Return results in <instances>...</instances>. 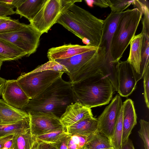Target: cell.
I'll return each instance as SVG.
<instances>
[{
  "instance_id": "cell-1",
  "label": "cell",
  "mask_w": 149,
  "mask_h": 149,
  "mask_svg": "<svg viewBox=\"0 0 149 149\" xmlns=\"http://www.w3.org/2000/svg\"><path fill=\"white\" fill-rule=\"evenodd\" d=\"M82 40L86 45L98 47L103 20L74 3L61 16L56 22Z\"/></svg>"
},
{
  "instance_id": "cell-2",
  "label": "cell",
  "mask_w": 149,
  "mask_h": 149,
  "mask_svg": "<svg viewBox=\"0 0 149 149\" xmlns=\"http://www.w3.org/2000/svg\"><path fill=\"white\" fill-rule=\"evenodd\" d=\"M76 102L72 83L61 77L39 95L30 99L22 109L27 113H51L60 118L67 107Z\"/></svg>"
},
{
  "instance_id": "cell-3",
  "label": "cell",
  "mask_w": 149,
  "mask_h": 149,
  "mask_svg": "<svg viewBox=\"0 0 149 149\" xmlns=\"http://www.w3.org/2000/svg\"><path fill=\"white\" fill-rule=\"evenodd\" d=\"M72 84L76 102L91 108L108 104L114 92L111 83L102 72Z\"/></svg>"
},
{
  "instance_id": "cell-4",
  "label": "cell",
  "mask_w": 149,
  "mask_h": 149,
  "mask_svg": "<svg viewBox=\"0 0 149 149\" xmlns=\"http://www.w3.org/2000/svg\"><path fill=\"white\" fill-rule=\"evenodd\" d=\"M105 49L98 47L88 51L64 59L55 61L64 65L68 70L72 83L78 82L100 72L104 74Z\"/></svg>"
},
{
  "instance_id": "cell-5",
  "label": "cell",
  "mask_w": 149,
  "mask_h": 149,
  "mask_svg": "<svg viewBox=\"0 0 149 149\" xmlns=\"http://www.w3.org/2000/svg\"><path fill=\"white\" fill-rule=\"evenodd\" d=\"M143 13L137 8L121 13L111 42V52L113 62L120 61L135 35Z\"/></svg>"
},
{
  "instance_id": "cell-6",
  "label": "cell",
  "mask_w": 149,
  "mask_h": 149,
  "mask_svg": "<svg viewBox=\"0 0 149 149\" xmlns=\"http://www.w3.org/2000/svg\"><path fill=\"white\" fill-rule=\"evenodd\" d=\"M81 0H46L30 24L41 35L47 33L62 14Z\"/></svg>"
},
{
  "instance_id": "cell-7",
  "label": "cell",
  "mask_w": 149,
  "mask_h": 149,
  "mask_svg": "<svg viewBox=\"0 0 149 149\" xmlns=\"http://www.w3.org/2000/svg\"><path fill=\"white\" fill-rule=\"evenodd\" d=\"M64 72L47 70L34 72L22 73L16 80L30 99L39 95Z\"/></svg>"
},
{
  "instance_id": "cell-8",
  "label": "cell",
  "mask_w": 149,
  "mask_h": 149,
  "mask_svg": "<svg viewBox=\"0 0 149 149\" xmlns=\"http://www.w3.org/2000/svg\"><path fill=\"white\" fill-rule=\"evenodd\" d=\"M41 36L30 24H25L16 31L0 33V39L26 52L29 56L36 51Z\"/></svg>"
},
{
  "instance_id": "cell-9",
  "label": "cell",
  "mask_w": 149,
  "mask_h": 149,
  "mask_svg": "<svg viewBox=\"0 0 149 149\" xmlns=\"http://www.w3.org/2000/svg\"><path fill=\"white\" fill-rule=\"evenodd\" d=\"M120 96L116 95L97 119V131L110 141L122 107Z\"/></svg>"
},
{
  "instance_id": "cell-10",
  "label": "cell",
  "mask_w": 149,
  "mask_h": 149,
  "mask_svg": "<svg viewBox=\"0 0 149 149\" xmlns=\"http://www.w3.org/2000/svg\"><path fill=\"white\" fill-rule=\"evenodd\" d=\"M30 130L34 137L58 130L63 127L59 117L51 113L29 112Z\"/></svg>"
},
{
  "instance_id": "cell-11",
  "label": "cell",
  "mask_w": 149,
  "mask_h": 149,
  "mask_svg": "<svg viewBox=\"0 0 149 149\" xmlns=\"http://www.w3.org/2000/svg\"><path fill=\"white\" fill-rule=\"evenodd\" d=\"M118 93L127 97L135 90L137 76L132 65L126 60L118 62L117 64Z\"/></svg>"
},
{
  "instance_id": "cell-12",
  "label": "cell",
  "mask_w": 149,
  "mask_h": 149,
  "mask_svg": "<svg viewBox=\"0 0 149 149\" xmlns=\"http://www.w3.org/2000/svg\"><path fill=\"white\" fill-rule=\"evenodd\" d=\"M1 96L7 103L21 109L28 104L30 100L15 79L6 80Z\"/></svg>"
},
{
  "instance_id": "cell-13",
  "label": "cell",
  "mask_w": 149,
  "mask_h": 149,
  "mask_svg": "<svg viewBox=\"0 0 149 149\" xmlns=\"http://www.w3.org/2000/svg\"><path fill=\"white\" fill-rule=\"evenodd\" d=\"M121 13L111 12L103 20L101 38L98 47H103L105 49V63L106 64L113 63L111 52V42Z\"/></svg>"
},
{
  "instance_id": "cell-14",
  "label": "cell",
  "mask_w": 149,
  "mask_h": 149,
  "mask_svg": "<svg viewBox=\"0 0 149 149\" xmlns=\"http://www.w3.org/2000/svg\"><path fill=\"white\" fill-rule=\"evenodd\" d=\"M98 47L86 45L69 44L49 49L47 57L49 61L64 59L88 51L96 50Z\"/></svg>"
},
{
  "instance_id": "cell-15",
  "label": "cell",
  "mask_w": 149,
  "mask_h": 149,
  "mask_svg": "<svg viewBox=\"0 0 149 149\" xmlns=\"http://www.w3.org/2000/svg\"><path fill=\"white\" fill-rule=\"evenodd\" d=\"M93 116L91 108L76 102L68 105L60 118L63 126L66 128L80 120Z\"/></svg>"
},
{
  "instance_id": "cell-16",
  "label": "cell",
  "mask_w": 149,
  "mask_h": 149,
  "mask_svg": "<svg viewBox=\"0 0 149 149\" xmlns=\"http://www.w3.org/2000/svg\"><path fill=\"white\" fill-rule=\"evenodd\" d=\"M123 131L122 144L129 137L132 130L137 123V116L134 103L130 99L122 104Z\"/></svg>"
},
{
  "instance_id": "cell-17",
  "label": "cell",
  "mask_w": 149,
  "mask_h": 149,
  "mask_svg": "<svg viewBox=\"0 0 149 149\" xmlns=\"http://www.w3.org/2000/svg\"><path fill=\"white\" fill-rule=\"evenodd\" d=\"M29 116L22 110L15 108L0 99V124H13Z\"/></svg>"
},
{
  "instance_id": "cell-18",
  "label": "cell",
  "mask_w": 149,
  "mask_h": 149,
  "mask_svg": "<svg viewBox=\"0 0 149 149\" xmlns=\"http://www.w3.org/2000/svg\"><path fill=\"white\" fill-rule=\"evenodd\" d=\"M143 34L134 36L130 43V49L129 57L127 60L133 67L138 80L140 75V65L141 62L142 47Z\"/></svg>"
},
{
  "instance_id": "cell-19",
  "label": "cell",
  "mask_w": 149,
  "mask_h": 149,
  "mask_svg": "<svg viewBox=\"0 0 149 149\" xmlns=\"http://www.w3.org/2000/svg\"><path fill=\"white\" fill-rule=\"evenodd\" d=\"M97 119L93 117L80 120L66 128L68 134L89 136L97 131Z\"/></svg>"
},
{
  "instance_id": "cell-20",
  "label": "cell",
  "mask_w": 149,
  "mask_h": 149,
  "mask_svg": "<svg viewBox=\"0 0 149 149\" xmlns=\"http://www.w3.org/2000/svg\"><path fill=\"white\" fill-rule=\"evenodd\" d=\"M46 0H24L16 8V14L31 20L40 10Z\"/></svg>"
},
{
  "instance_id": "cell-21",
  "label": "cell",
  "mask_w": 149,
  "mask_h": 149,
  "mask_svg": "<svg viewBox=\"0 0 149 149\" xmlns=\"http://www.w3.org/2000/svg\"><path fill=\"white\" fill-rule=\"evenodd\" d=\"M27 55L26 53L20 49L0 39V61L17 60Z\"/></svg>"
},
{
  "instance_id": "cell-22",
  "label": "cell",
  "mask_w": 149,
  "mask_h": 149,
  "mask_svg": "<svg viewBox=\"0 0 149 149\" xmlns=\"http://www.w3.org/2000/svg\"><path fill=\"white\" fill-rule=\"evenodd\" d=\"M30 129L29 117L15 123L0 124V136L13 134L24 132Z\"/></svg>"
},
{
  "instance_id": "cell-23",
  "label": "cell",
  "mask_w": 149,
  "mask_h": 149,
  "mask_svg": "<svg viewBox=\"0 0 149 149\" xmlns=\"http://www.w3.org/2000/svg\"><path fill=\"white\" fill-rule=\"evenodd\" d=\"M11 149H31L35 140L30 129L14 135Z\"/></svg>"
},
{
  "instance_id": "cell-24",
  "label": "cell",
  "mask_w": 149,
  "mask_h": 149,
  "mask_svg": "<svg viewBox=\"0 0 149 149\" xmlns=\"http://www.w3.org/2000/svg\"><path fill=\"white\" fill-rule=\"evenodd\" d=\"M111 148L113 147L109 140L97 131L89 136L86 143L81 148L100 149Z\"/></svg>"
},
{
  "instance_id": "cell-25",
  "label": "cell",
  "mask_w": 149,
  "mask_h": 149,
  "mask_svg": "<svg viewBox=\"0 0 149 149\" xmlns=\"http://www.w3.org/2000/svg\"><path fill=\"white\" fill-rule=\"evenodd\" d=\"M123 131L122 109L119 116L110 140L113 149H120L122 143Z\"/></svg>"
},
{
  "instance_id": "cell-26",
  "label": "cell",
  "mask_w": 149,
  "mask_h": 149,
  "mask_svg": "<svg viewBox=\"0 0 149 149\" xmlns=\"http://www.w3.org/2000/svg\"><path fill=\"white\" fill-rule=\"evenodd\" d=\"M149 35L143 34L141 62L140 65V75L138 80V81L143 78L146 70L148 68H149Z\"/></svg>"
},
{
  "instance_id": "cell-27",
  "label": "cell",
  "mask_w": 149,
  "mask_h": 149,
  "mask_svg": "<svg viewBox=\"0 0 149 149\" xmlns=\"http://www.w3.org/2000/svg\"><path fill=\"white\" fill-rule=\"evenodd\" d=\"M68 133L63 127L58 130L35 137L36 140L44 143L54 144Z\"/></svg>"
},
{
  "instance_id": "cell-28",
  "label": "cell",
  "mask_w": 149,
  "mask_h": 149,
  "mask_svg": "<svg viewBox=\"0 0 149 149\" xmlns=\"http://www.w3.org/2000/svg\"><path fill=\"white\" fill-rule=\"evenodd\" d=\"M135 0L133 4L141 10L144 16L142 20L143 25L141 33L143 34L149 35V9L148 4H147V1Z\"/></svg>"
},
{
  "instance_id": "cell-29",
  "label": "cell",
  "mask_w": 149,
  "mask_h": 149,
  "mask_svg": "<svg viewBox=\"0 0 149 149\" xmlns=\"http://www.w3.org/2000/svg\"><path fill=\"white\" fill-rule=\"evenodd\" d=\"M89 136L69 134L68 149H80L86 143Z\"/></svg>"
},
{
  "instance_id": "cell-30",
  "label": "cell",
  "mask_w": 149,
  "mask_h": 149,
  "mask_svg": "<svg viewBox=\"0 0 149 149\" xmlns=\"http://www.w3.org/2000/svg\"><path fill=\"white\" fill-rule=\"evenodd\" d=\"M47 70H54L61 71L68 74V70L63 65L55 61H49L37 67L34 70L31 71L34 72Z\"/></svg>"
},
{
  "instance_id": "cell-31",
  "label": "cell",
  "mask_w": 149,
  "mask_h": 149,
  "mask_svg": "<svg viewBox=\"0 0 149 149\" xmlns=\"http://www.w3.org/2000/svg\"><path fill=\"white\" fill-rule=\"evenodd\" d=\"M25 24L20 22L18 19H12L4 22L0 24V33L10 32L17 30Z\"/></svg>"
},
{
  "instance_id": "cell-32",
  "label": "cell",
  "mask_w": 149,
  "mask_h": 149,
  "mask_svg": "<svg viewBox=\"0 0 149 149\" xmlns=\"http://www.w3.org/2000/svg\"><path fill=\"white\" fill-rule=\"evenodd\" d=\"M134 0H110L109 7L112 13H119L128 8L131 5H133Z\"/></svg>"
},
{
  "instance_id": "cell-33",
  "label": "cell",
  "mask_w": 149,
  "mask_h": 149,
  "mask_svg": "<svg viewBox=\"0 0 149 149\" xmlns=\"http://www.w3.org/2000/svg\"><path fill=\"white\" fill-rule=\"evenodd\" d=\"M139 122L140 128L138 131L139 135L143 142L145 149H149V123L142 119Z\"/></svg>"
},
{
  "instance_id": "cell-34",
  "label": "cell",
  "mask_w": 149,
  "mask_h": 149,
  "mask_svg": "<svg viewBox=\"0 0 149 149\" xmlns=\"http://www.w3.org/2000/svg\"><path fill=\"white\" fill-rule=\"evenodd\" d=\"M143 78L144 88V97L147 107L149 108V68L146 70Z\"/></svg>"
},
{
  "instance_id": "cell-35",
  "label": "cell",
  "mask_w": 149,
  "mask_h": 149,
  "mask_svg": "<svg viewBox=\"0 0 149 149\" xmlns=\"http://www.w3.org/2000/svg\"><path fill=\"white\" fill-rule=\"evenodd\" d=\"M13 8L11 6L0 3V17L16 14Z\"/></svg>"
},
{
  "instance_id": "cell-36",
  "label": "cell",
  "mask_w": 149,
  "mask_h": 149,
  "mask_svg": "<svg viewBox=\"0 0 149 149\" xmlns=\"http://www.w3.org/2000/svg\"><path fill=\"white\" fill-rule=\"evenodd\" d=\"M88 5L93 7V5H96L102 8L109 7L110 4V0H95L85 1Z\"/></svg>"
},
{
  "instance_id": "cell-37",
  "label": "cell",
  "mask_w": 149,
  "mask_h": 149,
  "mask_svg": "<svg viewBox=\"0 0 149 149\" xmlns=\"http://www.w3.org/2000/svg\"><path fill=\"white\" fill-rule=\"evenodd\" d=\"M69 134L61 139L56 143L54 144L57 149H68V144Z\"/></svg>"
},
{
  "instance_id": "cell-38",
  "label": "cell",
  "mask_w": 149,
  "mask_h": 149,
  "mask_svg": "<svg viewBox=\"0 0 149 149\" xmlns=\"http://www.w3.org/2000/svg\"><path fill=\"white\" fill-rule=\"evenodd\" d=\"M24 0H0V3L5 4L13 8H17Z\"/></svg>"
},
{
  "instance_id": "cell-39",
  "label": "cell",
  "mask_w": 149,
  "mask_h": 149,
  "mask_svg": "<svg viewBox=\"0 0 149 149\" xmlns=\"http://www.w3.org/2000/svg\"><path fill=\"white\" fill-rule=\"evenodd\" d=\"M49 143L38 141L35 139L31 149H47Z\"/></svg>"
},
{
  "instance_id": "cell-40",
  "label": "cell",
  "mask_w": 149,
  "mask_h": 149,
  "mask_svg": "<svg viewBox=\"0 0 149 149\" xmlns=\"http://www.w3.org/2000/svg\"><path fill=\"white\" fill-rule=\"evenodd\" d=\"M14 135L9 134L0 136V149H2L5 143L13 138Z\"/></svg>"
},
{
  "instance_id": "cell-41",
  "label": "cell",
  "mask_w": 149,
  "mask_h": 149,
  "mask_svg": "<svg viewBox=\"0 0 149 149\" xmlns=\"http://www.w3.org/2000/svg\"><path fill=\"white\" fill-rule=\"evenodd\" d=\"M120 149H135L132 141L129 138L123 144Z\"/></svg>"
},
{
  "instance_id": "cell-42",
  "label": "cell",
  "mask_w": 149,
  "mask_h": 149,
  "mask_svg": "<svg viewBox=\"0 0 149 149\" xmlns=\"http://www.w3.org/2000/svg\"><path fill=\"white\" fill-rule=\"evenodd\" d=\"M6 81L5 79L0 77V96L1 95Z\"/></svg>"
},
{
  "instance_id": "cell-43",
  "label": "cell",
  "mask_w": 149,
  "mask_h": 149,
  "mask_svg": "<svg viewBox=\"0 0 149 149\" xmlns=\"http://www.w3.org/2000/svg\"><path fill=\"white\" fill-rule=\"evenodd\" d=\"M13 138L7 141L4 144L3 148H5L8 149H11L13 144Z\"/></svg>"
},
{
  "instance_id": "cell-44",
  "label": "cell",
  "mask_w": 149,
  "mask_h": 149,
  "mask_svg": "<svg viewBox=\"0 0 149 149\" xmlns=\"http://www.w3.org/2000/svg\"><path fill=\"white\" fill-rule=\"evenodd\" d=\"M12 18L10 17L5 16L0 17V24L4 21L10 19Z\"/></svg>"
},
{
  "instance_id": "cell-45",
  "label": "cell",
  "mask_w": 149,
  "mask_h": 149,
  "mask_svg": "<svg viewBox=\"0 0 149 149\" xmlns=\"http://www.w3.org/2000/svg\"><path fill=\"white\" fill-rule=\"evenodd\" d=\"M47 149H57L56 146L54 144H49Z\"/></svg>"
},
{
  "instance_id": "cell-46",
  "label": "cell",
  "mask_w": 149,
  "mask_h": 149,
  "mask_svg": "<svg viewBox=\"0 0 149 149\" xmlns=\"http://www.w3.org/2000/svg\"><path fill=\"white\" fill-rule=\"evenodd\" d=\"M3 62L0 61V70L1 69V66L2 65V64Z\"/></svg>"
},
{
  "instance_id": "cell-47",
  "label": "cell",
  "mask_w": 149,
  "mask_h": 149,
  "mask_svg": "<svg viewBox=\"0 0 149 149\" xmlns=\"http://www.w3.org/2000/svg\"><path fill=\"white\" fill-rule=\"evenodd\" d=\"M100 149H113V148H101Z\"/></svg>"
},
{
  "instance_id": "cell-48",
  "label": "cell",
  "mask_w": 149,
  "mask_h": 149,
  "mask_svg": "<svg viewBox=\"0 0 149 149\" xmlns=\"http://www.w3.org/2000/svg\"><path fill=\"white\" fill-rule=\"evenodd\" d=\"M2 149H8L6 148H3Z\"/></svg>"
},
{
  "instance_id": "cell-49",
  "label": "cell",
  "mask_w": 149,
  "mask_h": 149,
  "mask_svg": "<svg viewBox=\"0 0 149 149\" xmlns=\"http://www.w3.org/2000/svg\"><path fill=\"white\" fill-rule=\"evenodd\" d=\"M80 149H82V148Z\"/></svg>"
},
{
  "instance_id": "cell-50",
  "label": "cell",
  "mask_w": 149,
  "mask_h": 149,
  "mask_svg": "<svg viewBox=\"0 0 149 149\" xmlns=\"http://www.w3.org/2000/svg\"></svg>"
}]
</instances>
